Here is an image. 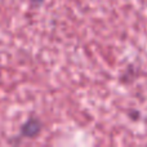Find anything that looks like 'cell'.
I'll use <instances>...</instances> for the list:
<instances>
[{
    "label": "cell",
    "mask_w": 147,
    "mask_h": 147,
    "mask_svg": "<svg viewBox=\"0 0 147 147\" xmlns=\"http://www.w3.org/2000/svg\"><path fill=\"white\" fill-rule=\"evenodd\" d=\"M34 1H36V3H40V1H43V0H34Z\"/></svg>",
    "instance_id": "obj_1"
}]
</instances>
